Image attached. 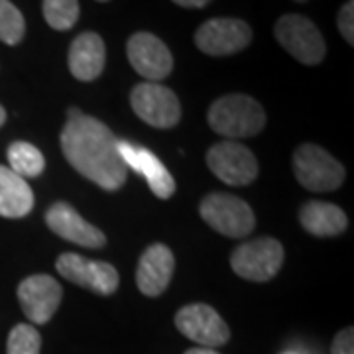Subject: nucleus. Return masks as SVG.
<instances>
[{"instance_id": "f257e3e1", "label": "nucleus", "mask_w": 354, "mask_h": 354, "mask_svg": "<svg viewBox=\"0 0 354 354\" xmlns=\"http://www.w3.org/2000/svg\"><path fill=\"white\" fill-rule=\"evenodd\" d=\"M59 140L69 165L101 189L118 191L127 183V164L118 152V138L99 118L69 109Z\"/></svg>"}, {"instance_id": "f03ea898", "label": "nucleus", "mask_w": 354, "mask_h": 354, "mask_svg": "<svg viewBox=\"0 0 354 354\" xmlns=\"http://www.w3.org/2000/svg\"><path fill=\"white\" fill-rule=\"evenodd\" d=\"M207 120L213 132L236 142L241 138H252L264 130L266 111L252 97L232 93L211 104Z\"/></svg>"}, {"instance_id": "7ed1b4c3", "label": "nucleus", "mask_w": 354, "mask_h": 354, "mask_svg": "<svg viewBox=\"0 0 354 354\" xmlns=\"http://www.w3.org/2000/svg\"><path fill=\"white\" fill-rule=\"evenodd\" d=\"M199 215L213 230L228 239H244L256 227L252 207L230 193H209L199 205Z\"/></svg>"}, {"instance_id": "20e7f679", "label": "nucleus", "mask_w": 354, "mask_h": 354, "mask_svg": "<svg viewBox=\"0 0 354 354\" xmlns=\"http://www.w3.org/2000/svg\"><path fill=\"white\" fill-rule=\"evenodd\" d=\"M293 174L299 185L315 193L339 189L344 181V167L325 148L317 144H301L293 152Z\"/></svg>"}, {"instance_id": "39448f33", "label": "nucleus", "mask_w": 354, "mask_h": 354, "mask_svg": "<svg viewBox=\"0 0 354 354\" xmlns=\"http://www.w3.org/2000/svg\"><path fill=\"white\" fill-rule=\"evenodd\" d=\"M274 36L283 50L304 65H319L325 59L327 44L307 16L286 14L274 26Z\"/></svg>"}, {"instance_id": "423d86ee", "label": "nucleus", "mask_w": 354, "mask_h": 354, "mask_svg": "<svg viewBox=\"0 0 354 354\" xmlns=\"http://www.w3.org/2000/svg\"><path fill=\"white\" fill-rule=\"evenodd\" d=\"M283 246L278 239L262 236L242 242L230 254V266L236 276L250 281H268L283 266Z\"/></svg>"}, {"instance_id": "0eeeda50", "label": "nucleus", "mask_w": 354, "mask_h": 354, "mask_svg": "<svg viewBox=\"0 0 354 354\" xmlns=\"http://www.w3.org/2000/svg\"><path fill=\"white\" fill-rule=\"evenodd\" d=\"M130 104L136 116L153 128L167 130L181 120V104L177 95L160 83H138L130 93Z\"/></svg>"}, {"instance_id": "6e6552de", "label": "nucleus", "mask_w": 354, "mask_h": 354, "mask_svg": "<svg viewBox=\"0 0 354 354\" xmlns=\"http://www.w3.org/2000/svg\"><path fill=\"white\" fill-rule=\"evenodd\" d=\"M252 28L241 18H211L195 32V46L213 57H225L246 50L252 41Z\"/></svg>"}, {"instance_id": "1a4fd4ad", "label": "nucleus", "mask_w": 354, "mask_h": 354, "mask_svg": "<svg viewBox=\"0 0 354 354\" xmlns=\"http://www.w3.org/2000/svg\"><path fill=\"white\" fill-rule=\"evenodd\" d=\"M207 165L221 181L232 187L250 185L258 177V160L244 144L225 140L209 148Z\"/></svg>"}, {"instance_id": "9d476101", "label": "nucleus", "mask_w": 354, "mask_h": 354, "mask_svg": "<svg viewBox=\"0 0 354 354\" xmlns=\"http://www.w3.org/2000/svg\"><path fill=\"white\" fill-rule=\"evenodd\" d=\"M55 270L67 281L75 283L79 288L95 291L99 295H113L120 283V276L113 264L88 260L73 252L62 254L55 262Z\"/></svg>"}, {"instance_id": "9b49d317", "label": "nucleus", "mask_w": 354, "mask_h": 354, "mask_svg": "<svg viewBox=\"0 0 354 354\" xmlns=\"http://www.w3.org/2000/svg\"><path fill=\"white\" fill-rule=\"evenodd\" d=\"M176 327L203 348H216L227 344L230 329L211 305L191 304L181 307L176 313Z\"/></svg>"}, {"instance_id": "f8f14e48", "label": "nucleus", "mask_w": 354, "mask_h": 354, "mask_svg": "<svg viewBox=\"0 0 354 354\" xmlns=\"http://www.w3.org/2000/svg\"><path fill=\"white\" fill-rule=\"evenodd\" d=\"M127 55L134 71L150 83L162 81L174 69V55L169 48L150 32L132 34L127 44Z\"/></svg>"}, {"instance_id": "ddd939ff", "label": "nucleus", "mask_w": 354, "mask_h": 354, "mask_svg": "<svg viewBox=\"0 0 354 354\" xmlns=\"http://www.w3.org/2000/svg\"><path fill=\"white\" fill-rule=\"evenodd\" d=\"M62 299H64V290L59 281L48 274H34L22 279V283L18 286L20 307L24 315L36 325L48 323L59 309Z\"/></svg>"}, {"instance_id": "4468645a", "label": "nucleus", "mask_w": 354, "mask_h": 354, "mask_svg": "<svg viewBox=\"0 0 354 354\" xmlns=\"http://www.w3.org/2000/svg\"><path fill=\"white\" fill-rule=\"evenodd\" d=\"M46 223L51 232L83 248H102L106 244L104 232L87 223L69 203H53L46 211Z\"/></svg>"}, {"instance_id": "2eb2a0df", "label": "nucleus", "mask_w": 354, "mask_h": 354, "mask_svg": "<svg viewBox=\"0 0 354 354\" xmlns=\"http://www.w3.org/2000/svg\"><path fill=\"white\" fill-rule=\"evenodd\" d=\"M118 152L122 156V162L127 167H132L148 179L150 189L158 199H169L176 193V179L167 171L160 158L152 153L148 148L136 146L132 142L118 140Z\"/></svg>"}, {"instance_id": "dca6fc26", "label": "nucleus", "mask_w": 354, "mask_h": 354, "mask_svg": "<svg viewBox=\"0 0 354 354\" xmlns=\"http://www.w3.org/2000/svg\"><path fill=\"white\" fill-rule=\"evenodd\" d=\"M176 258L165 244H152L140 256L136 286L148 297L162 295L174 278Z\"/></svg>"}, {"instance_id": "f3484780", "label": "nucleus", "mask_w": 354, "mask_h": 354, "mask_svg": "<svg viewBox=\"0 0 354 354\" xmlns=\"http://www.w3.org/2000/svg\"><path fill=\"white\" fill-rule=\"evenodd\" d=\"M67 64L71 75L79 81H95L99 79L106 64V48L99 34L83 32L79 34L69 48Z\"/></svg>"}, {"instance_id": "a211bd4d", "label": "nucleus", "mask_w": 354, "mask_h": 354, "mask_svg": "<svg viewBox=\"0 0 354 354\" xmlns=\"http://www.w3.org/2000/svg\"><path fill=\"white\" fill-rule=\"evenodd\" d=\"M301 227L319 239L339 236L348 227V218L339 205L325 201H307L299 211Z\"/></svg>"}, {"instance_id": "6ab92c4d", "label": "nucleus", "mask_w": 354, "mask_h": 354, "mask_svg": "<svg viewBox=\"0 0 354 354\" xmlns=\"http://www.w3.org/2000/svg\"><path fill=\"white\" fill-rule=\"evenodd\" d=\"M34 209V193L28 181L10 167L0 165V216L22 218Z\"/></svg>"}, {"instance_id": "aec40b11", "label": "nucleus", "mask_w": 354, "mask_h": 354, "mask_svg": "<svg viewBox=\"0 0 354 354\" xmlns=\"http://www.w3.org/2000/svg\"><path fill=\"white\" fill-rule=\"evenodd\" d=\"M8 164L16 176L22 179L26 177H38L44 174L46 169V160L44 153L39 152L38 148L30 142H12L8 146Z\"/></svg>"}, {"instance_id": "412c9836", "label": "nucleus", "mask_w": 354, "mask_h": 354, "mask_svg": "<svg viewBox=\"0 0 354 354\" xmlns=\"http://www.w3.org/2000/svg\"><path fill=\"white\" fill-rule=\"evenodd\" d=\"M41 10H44L46 22L53 30L65 32L77 24L81 8H79V0H44Z\"/></svg>"}, {"instance_id": "4be33fe9", "label": "nucleus", "mask_w": 354, "mask_h": 354, "mask_svg": "<svg viewBox=\"0 0 354 354\" xmlns=\"http://www.w3.org/2000/svg\"><path fill=\"white\" fill-rule=\"evenodd\" d=\"M26 34V20L10 0H0V41L16 46Z\"/></svg>"}, {"instance_id": "5701e85b", "label": "nucleus", "mask_w": 354, "mask_h": 354, "mask_svg": "<svg viewBox=\"0 0 354 354\" xmlns=\"http://www.w3.org/2000/svg\"><path fill=\"white\" fill-rule=\"evenodd\" d=\"M41 351V335L32 325L20 323L16 325L6 342V354H39Z\"/></svg>"}, {"instance_id": "b1692460", "label": "nucleus", "mask_w": 354, "mask_h": 354, "mask_svg": "<svg viewBox=\"0 0 354 354\" xmlns=\"http://www.w3.org/2000/svg\"><path fill=\"white\" fill-rule=\"evenodd\" d=\"M337 26H339V32H341V36L351 46L354 44V2L353 0H348V2H344L341 6V10H339V16H337Z\"/></svg>"}, {"instance_id": "393cba45", "label": "nucleus", "mask_w": 354, "mask_h": 354, "mask_svg": "<svg viewBox=\"0 0 354 354\" xmlns=\"http://www.w3.org/2000/svg\"><path fill=\"white\" fill-rule=\"evenodd\" d=\"M333 354H354V329L346 327L341 333H337L333 346H330Z\"/></svg>"}, {"instance_id": "a878e982", "label": "nucleus", "mask_w": 354, "mask_h": 354, "mask_svg": "<svg viewBox=\"0 0 354 354\" xmlns=\"http://www.w3.org/2000/svg\"><path fill=\"white\" fill-rule=\"evenodd\" d=\"M174 2L183 8H205L211 0H174Z\"/></svg>"}, {"instance_id": "bb28decb", "label": "nucleus", "mask_w": 354, "mask_h": 354, "mask_svg": "<svg viewBox=\"0 0 354 354\" xmlns=\"http://www.w3.org/2000/svg\"><path fill=\"white\" fill-rule=\"evenodd\" d=\"M185 354H218V353H215L213 348H191V351H187Z\"/></svg>"}, {"instance_id": "cd10ccee", "label": "nucleus", "mask_w": 354, "mask_h": 354, "mask_svg": "<svg viewBox=\"0 0 354 354\" xmlns=\"http://www.w3.org/2000/svg\"><path fill=\"white\" fill-rule=\"evenodd\" d=\"M4 122H6V111H4V106L0 104V127H2Z\"/></svg>"}, {"instance_id": "c85d7f7f", "label": "nucleus", "mask_w": 354, "mask_h": 354, "mask_svg": "<svg viewBox=\"0 0 354 354\" xmlns=\"http://www.w3.org/2000/svg\"><path fill=\"white\" fill-rule=\"evenodd\" d=\"M295 2H307V0H295Z\"/></svg>"}, {"instance_id": "c756f323", "label": "nucleus", "mask_w": 354, "mask_h": 354, "mask_svg": "<svg viewBox=\"0 0 354 354\" xmlns=\"http://www.w3.org/2000/svg\"><path fill=\"white\" fill-rule=\"evenodd\" d=\"M99 2H109V0H99Z\"/></svg>"}, {"instance_id": "7c9ffc66", "label": "nucleus", "mask_w": 354, "mask_h": 354, "mask_svg": "<svg viewBox=\"0 0 354 354\" xmlns=\"http://www.w3.org/2000/svg\"><path fill=\"white\" fill-rule=\"evenodd\" d=\"M283 354H295V353H283Z\"/></svg>"}]
</instances>
